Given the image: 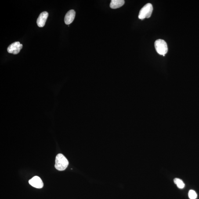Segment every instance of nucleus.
<instances>
[{
    "instance_id": "1",
    "label": "nucleus",
    "mask_w": 199,
    "mask_h": 199,
    "mask_svg": "<svg viewBox=\"0 0 199 199\" xmlns=\"http://www.w3.org/2000/svg\"><path fill=\"white\" fill-rule=\"evenodd\" d=\"M69 164V161L63 154L59 153L56 156L55 167L59 171L65 170Z\"/></svg>"
},
{
    "instance_id": "2",
    "label": "nucleus",
    "mask_w": 199,
    "mask_h": 199,
    "mask_svg": "<svg viewBox=\"0 0 199 199\" xmlns=\"http://www.w3.org/2000/svg\"><path fill=\"white\" fill-rule=\"evenodd\" d=\"M153 10L152 5L150 3L146 4L141 9L138 15V18L141 20L149 18L151 16Z\"/></svg>"
},
{
    "instance_id": "3",
    "label": "nucleus",
    "mask_w": 199,
    "mask_h": 199,
    "mask_svg": "<svg viewBox=\"0 0 199 199\" xmlns=\"http://www.w3.org/2000/svg\"><path fill=\"white\" fill-rule=\"evenodd\" d=\"M156 50L159 54L165 55L168 51V47L166 42L164 40L158 39L154 42Z\"/></svg>"
},
{
    "instance_id": "4",
    "label": "nucleus",
    "mask_w": 199,
    "mask_h": 199,
    "mask_svg": "<svg viewBox=\"0 0 199 199\" xmlns=\"http://www.w3.org/2000/svg\"><path fill=\"white\" fill-rule=\"evenodd\" d=\"M23 47V45L20 42H16L10 44L8 47L7 51L9 53L17 54L20 52V50Z\"/></svg>"
},
{
    "instance_id": "5",
    "label": "nucleus",
    "mask_w": 199,
    "mask_h": 199,
    "mask_svg": "<svg viewBox=\"0 0 199 199\" xmlns=\"http://www.w3.org/2000/svg\"><path fill=\"white\" fill-rule=\"evenodd\" d=\"M29 183L33 187L37 189H41L44 186V184L42 180L38 176H35L29 181Z\"/></svg>"
},
{
    "instance_id": "6",
    "label": "nucleus",
    "mask_w": 199,
    "mask_h": 199,
    "mask_svg": "<svg viewBox=\"0 0 199 199\" xmlns=\"http://www.w3.org/2000/svg\"><path fill=\"white\" fill-rule=\"evenodd\" d=\"M48 13L47 12H43L40 14L37 21V23L38 27H44L48 18Z\"/></svg>"
},
{
    "instance_id": "7",
    "label": "nucleus",
    "mask_w": 199,
    "mask_h": 199,
    "mask_svg": "<svg viewBox=\"0 0 199 199\" xmlns=\"http://www.w3.org/2000/svg\"><path fill=\"white\" fill-rule=\"evenodd\" d=\"M76 13L74 10H71L66 13L65 17V23L67 25H70L74 21L75 18Z\"/></svg>"
},
{
    "instance_id": "8",
    "label": "nucleus",
    "mask_w": 199,
    "mask_h": 199,
    "mask_svg": "<svg viewBox=\"0 0 199 199\" xmlns=\"http://www.w3.org/2000/svg\"><path fill=\"white\" fill-rule=\"evenodd\" d=\"M125 3L124 0H112L110 4L111 9H116L122 6Z\"/></svg>"
},
{
    "instance_id": "9",
    "label": "nucleus",
    "mask_w": 199,
    "mask_h": 199,
    "mask_svg": "<svg viewBox=\"0 0 199 199\" xmlns=\"http://www.w3.org/2000/svg\"><path fill=\"white\" fill-rule=\"evenodd\" d=\"M174 182L176 184L177 187L180 189H183L185 187V184L182 180L178 178H175L174 180Z\"/></svg>"
},
{
    "instance_id": "10",
    "label": "nucleus",
    "mask_w": 199,
    "mask_h": 199,
    "mask_svg": "<svg viewBox=\"0 0 199 199\" xmlns=\"http://www.w3.org/2000/svg\"><path fill=\"white\" fill-rule=\"evenodd\" d=\"M197 194L194 190H190L189 191V197L190 199H196L197 198Z\"/></svg>"
}]
</instances>
